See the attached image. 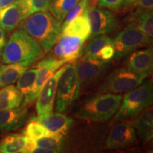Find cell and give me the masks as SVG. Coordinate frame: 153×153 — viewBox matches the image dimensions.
<instances>
[{"mask_svg": "<svg viewBox=\"0 0 153 153\" xmlns=\"http://www.w3.org/2000/svg\"><path fill=\"white\" fill-rule=\"evenodd\" d=\"M19 27L39 44L43 53H47L56 43L60 33L61 23L49 11H40L24 19Z\"/></svg>", "mask_w": 153, "mask_h": 153, "instance_id": "1", "label": "cell"}, {"mask_svg": "<svg viewBox=\"0 0 153 153\" xmlns=\"http://www.w3.org/2000/svg\"><path fill=\"white\" fill-rule=\"evenodd\" d=\"M121 101L120 94H97L84 101L76 108L74 116L82 120L106 121L116 114Z\"/></svg>", "mask_w": 153, "mask_h": 153, "instance_id": "2", "label": "cell"}, {"mask_svg": "<svg viewBox=\"0 0 153 153\" xmlns=\"http://www.w3.org/2000/svg\"><path fill=\"white\" fill-rule=\"evenodd\" d=\"M43 53L37 42L21 29L11 34L2 53L1 61L4 64L20 62L31 59H37Z\"/></svg>", "mask_w": 153, "mask_h": 153, "instance_id": "3", "label": "cell"}, {"mask_svg": "<svg viewBox=\"0 0 153 153\" xmlns=\"http://www.w3.org/2000/svg\"><path fill=\"white\" fill-rule=\"evenodd\" d=\"M153 101V87L150 80L142 82L122 97L120 107L115 114L114 120L132 119L150 106Z\"/></svg>", "mask_w": 153, "mask_h": 153, "instance_id": "4", "label": "cell"}, {"mask_svg": "<svg viewBox=\"0 0 153 153\" xmlns=\"http://www.w3.org/2000/svg\"><path fill=\"white\" fill-rule=\"evenodd\" d=\"M152 38L137 28L135 22L129 23L114 39V60H119L142 48L150 47Z\"/></svg>", "mask_w": 153, "mask_h": 153, "instance_id": "5", "label": "cell"}, {"mask_svg": "<svg viewBox=\"0 0 153 153\" xmlns=\"http://www.w3.org/2000/svg\"><path fill=\"white\" fill-rule=\"evenodd\" d=\"M80 83L76 74L75 65H65L57 83V93L55 100V110L63 112L68 108L79 95Z\"/></svg>", "mask_w": 153, "mask_h": 153, "instance_id": "6", "label": "cell"}, {"mask_svg": "<svg viewBox=\"0 0 153 153\" xmlns=\"http://www.w3.org/2000/svg\"><path fill=\"white\" fill-rule=\"evenodd\" d=\"M141 76L127 68H120L111 72L99 88L100 93L122 94L132 90L143 82Z\"/></svg>", "mask_w": 153, "mask_h": 153, "instance_id": "7", "label": "cell"}, {"mask_svg": "<svg viewBox=\"0 0 153 153\" xmlns=\"http://www.w3.org/2000/svg\"><path fill=\"white\" fill-rule=\"evenodd\" d=\"M111 67L110 60L84 57L76 64L81 89H89L105 75Z\"/></svg>", "mask_w": 153, "mask_h": 153, "instance_id": "8", "label": "cell"}, {"mask_svg": "<svg viewBox=\"0 0 153 153\" xmlns=\"http://www.w3.org/2000/svg\"><path fill=\"white\" fill-rule=\"evenodd\" d=\"M85 14L90 24V37L107 35L118 28L117 19L109 9L89 5Z\"/></svg>", "mask_w": 153, "mask_h": 153, "instance_id": "9", "label": "cell"}, {"mask_svg": "<svg viewBox=\"0 0 153 153\" xmlns=\"http://www.w3.org/2000/svg\"><path fill=\"white\" fill-rule=\"evenodd\" d=\"M65 68V65L62 66V68L58 69L50 76L38 94L36 98V111L38 117L48 116L53 112L57 93V83Z\"/></svg>", "mask_w": 153, "mask_h": 153, "instance_id": "10", "label": "cell"}, {"mask_svg": "<svg viewBox=\"0 0 153 153\" xmlns=\"http://www.w3.org/2000/svg\"><path fill=\"white\" fill-rule=\"evenodd\" d=\"M137 143V135L131 123L120 122L113 126L107 137L105 149L119 150L130 148Z\"/></svg>", "mask_w": 153, "mask_h": 153, "instance_id": "11", "label": "cell"}, {"mask_svg": "<svg viewBox=\"0 0 153 153\" xmlns=\"http://www.w3.org/2000/svg\"><path fill=\"white\" fill-rule=\"evenodd\" d=\"M65 63L66 62L65 60L52 57L44 59L38 62L37 65V73L33 87L28 97L23 99V105L26 106L35 101L48 79Z\"/></svg>", "mask_w": 153, "mask_h": 153, "instance_id": "12", "label": "cell"}, {"mask_svg": "<svg viewBox=\"0 0 153 153\" xmlns=\"http://www.w3.org/2000/svg\"><path fill=\"white\" fill-rule=\"evenodd\" d=\"M86 41L75 36L60 33L54 47V53L59 60L72 62L82 56Z\"/></svg>", "mask_w": 153, "mask_h": 153, "instance_id": "13", "label": "cell"}, {"mask_svg": "<svg viewBox=\"0 0 153 153\" xmlns=\"http://www.w3.org/2000/svg\"><path fill=\"white\" fill-rule=\"evenodd\" d=\"M125 62V68L145 79L152 74L153 68L152 48L148 47L139 49L128 55Z\"/></svg>", "mask_w": 153, "mask_h": 153, "instance_id": "14", "label": "cell"}, {"mask_svg": "<svg viewBox=\"0 0 153 153\" xmlns=\"http://www.w3.org/2000/svg\"><path fill=\"white\" fill-rule=\"evenodd\" d=\"M27 16V1L17 0L0 11V27L5 31H11Z\"/></svg>", "mask_w": 153, "mask_h": 153, "instance_id": "15", "label": "cell"}, {"mask_svg": "<svg viewBox=\"0 0 153 153\" xmlns=\"http://www.w3.org/2000/svg\"><path fill=\"white\" fill-rule=\"evenodd\" d=\"M115 53L114 39L106 35L93 37L85 50V57L111 60Z\"/></svg>", "mask_w": 153, "mask_h": 153, "instance_id": "16", "label": "cell"}, {"mask_svg": "<svg viewBox=\"0 0 153 153\" xmlns=\"http://www.w3.org/2000/svg\"><path fill=\"white\" fill-rule=\"evenodd\" d=\"M28 116V108L24 105L12 109L0 111V134L17 131L24 125Z\"/></svg>", "mask_w": 153, "mask_h": 153, "instance_id": "17", "label": "cell"}, {"mask_svg": "<svg viewBox=\"0 0 153 153\" xmlns=\"http://www.w3.org/2000/svg\"><path fill=\"white\" fill-rule=\"evenodd\" d=\"M41 123L52 133L61 134L65 135L71 127L73 120L62 112H52L51 114L42 117L34 118Z\"/></svg>", "mask_w": 153, "mask_h": 153, "instance_id": "18", "label": "cell"}, {"mask_svg": "<svg viewBox=\"0 0 153 153\" xmlns=\"http://www.w3.org/2000/svg\"><path fill=\"white\" fill-rule=\"evenodd\" d=\"M131 124L136 132V135L143 142H148L153 137V111L149 106L132 118Z\"/></svg>", "mask_w": 153, "mask_h": 153, "instance_id": "19", "label": "cell"}, {"mask_svg": "<svg viewBox=\"0 0 153 153\" xmlns=\"http://www.w3.org/2000/svg\"><path fill=\"white\" fill-rule=\"evenodd\" d=\"M36 60L37 59H31L0 66V88L16 83L21 74L29 68Z\"/></svg>", "mask_w": 153, "mask_h": 153, "instance_id": "20", "label": "cell"}, {"mask_svg": "<svg viewBox=\"0 0 153 153\" xmlns=\"http://www.w3.org/2000/svg\"><path fill=\"white\" fill-rule=\"evenodd\" d=\"M60 33L87 41L91 36V27L87 15H79L61 28Z\"/></svg>", "mask_w": 153, "mask_h": 153, "instance_id": "21", "label": "cell"}, {"mask_svg": "<svg viewBox=\"0 0 153 153\" xmlns=\"http://www.w3.org/2000/svg\"><path fill=\"white\" fill-rule=\"evenodd\" d=\"M22 101L23 96L14 85H9L0 89V111L20 106Z\"/></svg>", "mask_w": 153, "mask_h": 153, "instance_id": "22", "label": "cell"}, {"mask_svg": "<svg viewBox=\"0 0 153 153\" xmlns=\"http://www.w3.org/2000/svg\"><path fill=\"white\" fill-rule=\"evenodd\" d=\"M131 22H135L137 28L150 37L153 36L152 11H143L135 9L128 19Z\"/></svg>", "mask_w": 153, "mask_h": 153, "instance_id": "23", "label": "cell"}, {"mask_svg": "<svg viewBox=\"0 0 153 153\" xmlns=\"http://www.w3.org/2000/svg\"><path fill=\"white\" fill-rule=\"evenodd\" d=\"M28 139V137L24 135H19V134L9 135L1 140L0 142V152H23Z\"/></svg>", "mask_w": 153, "mask_h": 153, "instance_id": "24", "label": "cell"}, {"mask_svg": "<svg viewBox=\"0 0 153 153\" xmlns=\"http://www.w3.org/2000/svg\"><path fill=\"white\" fill-rule=\"evenodd\" d=\"M79 0H50L48 11L62 24L66 14Z\"/></svg>", "mask_w": 153, "mask_h": 153, "instance_id": "25", "label": "cell"}, {"mask_svg": "<svg viewBox=\"0 0 153 153\" xmlns=\"http://www.w3.org/2000/svg\"><path fill=\"white\" fill-rule=\"evenodd\" d=\"M37 67L34 68L27 69L21 74L16 81V88L23 96V99L28 97L35 82Z\"/></svg>", "mask_w": 153, "mask_h": 153, "instance_id": "26", "label": "cell"}, {"mask_svg": "<svg viewBox=\"0 0 153 153\" xmlns=\"http://www.w3.org/2000/svg\"><path fill=\"white\" fill-rule=\"evenodd\" d=\"M34 144L38 147L53 151V152H59L62 150L64 143V135L61 134L53 133L47 136L33 140Z\"/></svg>", "mask_w": 153, "mask_h": 153, "instance_id": "27", "label": "cell"}, {"mask_svg": "<svg viewBox=\"0 0 153 153\" xmlns=\"http://www.w3.org/2000/svg\"><path fill=\"white\" fill-rule=\"evenodd\" d=\"M51 134L53 133H51L45 126L33 118L27 124L24 135L30 139L37 140Z\"/></svg>", "mask_w": 153, "mask_h": 153, "instance_id": "28", "label": "cell"}, {"mask_svg": "<svg viewBox=\"0 0 153 153\" xmlns=\"http://www.w3.org/2000/svg\"><path fill=\"white\" fill-rule=\"evenodd\" d=\"M89 4V0H79L78 3H76L72 8L68 11L66 14L64 20L61 24V28L68 24L70 21L76 18V16L85 14L86 9H87L88 6ZM61 29V28H60Z\"/></svg>", "mask_w": 153, "mask_h": 153, "instance_id": "29", "label": "cell"}, {"mask_svg": "<svg viewBox=\"0 0 153 153\" xmlns=\"http://www.w3.org/2000/svg\"><path fill=\"white\" fill-rule=\"evenodd\" d=\"M50 0H27L28 16L36 12L48 11Z\"/></svg>", "mask_w": 153, "mask_h": 153, "instance_id": "30", "label": "cell"}, {"mask_svg": "<svg viewBox=\"0 0 153 153\" xmlns=\"http://www.w3.org/2000/svg\"><path fill=\"white\" fill-rule=\"evenodd\" d=\"M123 0H98V7L111 10L120 9Z\"/></svg>", "mask_w": 153, "mask_h": 153, "instance_id": "31", "label": "cell"}, {"mask_svg": "<svg viewBox=\"0 0 153 153\" xmlns=\"http://www.w3.org/2000/svg\"><path fill=\"white\" fill-rule=\"evenodd\" d=\"M131 6L137 10L152 11L153 0H135Z\"/></svg>", "mask_w": 153, "mask_h": 153, "instance_id": "32", "label": "cell"}, {"mask_svg": "<svg viewBox=\"0 0 153 153\" xmlns=\"http://www.w3.org/2000/svg\"><path fill=\"white\" fill-rule=\"evenodd\" d=\"M6 43H7V36H6L5 30L0 27V56H1Z\"/></svg>", "mask_w": 153, "mask_h": 153, "instance_id": "33", "label": "cell"}, {"mask_svg": "<svg viewBox=\"0 0 153 153\" xmlns=\"http://www.w3.org/2000/svg\"><path fill=\"white\" fill-rule=\"evenodd\" d=\"M17 0H0V11L14 3Z\"/></svg>", "mask_w": 153, "mask_h": 153, "instance_id": "34", "label": "cell"}, {"mask_svg": "<svg viewBox=\"0 0 153 153\" xmlns=\"http://www.w3.org/2000/svg\"><path fill=\"white\" fill-rule=\"evenodd\" d=\"M135 0H123V4H122L120 8H126V7H129L133 4Z\"/></svg>", "mask_w": 153, "mask_h": 153, "instance_id": "35", "label": "cell"}, {"mask_svg": "<svg viewBox=\"0 0 153 153\" xmlns=\"http://www.w3.org/2000/svg\"><path fill=\"white\" fill-rule=\"evenodd\" d=\"M26 1H27V0H26Z\"/></svg>", "mask_w": 153, "mask_h": 153, "instance_id": "36", "label": "cell"}]
</instances>
